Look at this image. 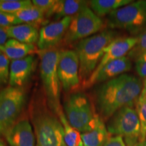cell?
<instances>
[{
    "instance_id": "cell-1",
    "label": "cell",
    "mask_w": 146,
    "mask_h": 146,
    "mask_svg": "<svg viewBox=\"0 0 146 146\" xmlns=\"http://www.w3.org/2000/svg\"><path fill=\"white\" fill-rule=\"evenodd\" d=\"M143 83L136 76L123 74L104 82L97 89L96 103L102 119H110L124 107H133L141 94Z\"/></svg>"
},
{
    "instance_id": "cell-2",
    "label": "cell",
    "mask_w": 146,
    "mask_h": 146,
    "mask_svg": "<svg viewBox=\"0 0 146 146\" xmlns=\"http://www.w3.org/2000/svg\"><path fill=\"white\" fill-rule=\"evenodd\" d=\"M117 38L114 31L105 30L78 42L75 52L79 61L81 85L89 79L101 61L104 49Z\"/></svg>"
},
{
    "instance_id": "cell-3",
    "label": "cell",
    "mask_w": 146,
    "mask_h": 146,
    "mask_svg": "<svg viewBox=\"0 0 146 146\" xmlns=\"http://www.w3.org/2000/svg\"><path fill=\"white\" fill-rule=\"evenodd\" d=\"M32 121L36 146H63L64 129L60 118L45 102L36 101L32 106Z\"/></svg>"
},
{
    "instance_id": "cell-4",
    "label": "cell",
    "mask_w": 146,
    "mask_h": 146,
    "mask_svg": "<svg viewBox=\"0 0 146 146\" xmlns=\"http://www.w3.org/2000/svg\"><path fill=\"white\" fill-rule=\"evenodd\" d=\"M63 111L70 125L81 133L93 130L102 119L91 100L81 92L72 93L65 98Z\"/></svg>"
},
{
    "instance_id": "cell-5",
    "label": "cell",
    "mask_w": 146,
    "mask_h": 146,
    "mask_svg": "<svg viewBox=\"0 0 146 146\" xmlns=\"http://www.w3.org/2000/svg\"><path fill=\"white\" fill-rule=\"evenodd\" d=\"M40 57V76L49 107L56 113L60 104L62 86L58 72L61 50L56 48L37 51Z\"/></svg>"
},
{
    "instance_id": "cell-6",
    "label": "cell",
    "mask_w": 146,
    "mask_h": 146,
    "mask_svg": "<svg viewBox=\"0 0 146 146\" xmlns=\"http://www.w3.org/2000/svg\"><path fill=\"white\" fill-rule=\"evenodd\" d=\"M107 25L110 29H124L137 35L146 30V1H133L111 12Z\"/></svg>"
},
{
    "instance_id": "cell-7",
    "label": "cell",
    "mask_w": 146,
    "mask_h": 146,
    "mask_svg": "<svg viewBox=\"0 0 146 146\" xmlns=\"http://www.w3.org/2000/svg\"><path fill=\"white\" fill-rule=\"evenodd\" d=\"M26 100L23 87L8 86L0 91V135H5L18 121Z\"/></svg>"
},
{
    "instance_id": "cell-8",
    "label": "cell",
    "mask_w": 146,
    "mask_h": 146,
    "mask_svg": "<svg viewBox=\"0 0 146 146\" xmlns=\"http://www.w3.org/2000/svg\"><path fill=\"white\" fill-rule=\"evenodd\" d=\"M106 127L112 136L124 137L126 146L133 145L139 142L140 123L133 107L127 106L118 110L110 118Z\"/></svg>"
},
{
    "instance_id": "cell-9",
    "label": "cell",
    "mask_w": 146,
    "mask_h": 146,
    "mask_svg": "<svg viewBox=\"0 0 146 146\" xmlns=\"http://www.w3.org/2000/svg\"><path fill=\"white\" fill-rule=\"evenodd\" d=\"M104 26L102 18L97 16L87 5L72 17L63 41L65 44H70L81 41L96 35L104 28Z\"/></svg>"
},
{
    "instance_id": "cell-10",
    "label": "cell",
    "mask_w": 146,
    "mask_h": 146,
    "mask_svg": "<svg viewBox=\"0 0 146 146\" xmlns=\"http://www.w3.org/2000/svg\"><path fill=\"white\" fill-rule=\"evenodd\" d=\"M58 72L62 89L66 93H74L81 84L79 61L75 50H61Z\"/></svg>"
},
{
    "instance_id": "cell-11",
    "label": "cell",
    "mask_w": 146,
    "mask_h": 146,
    "mask_svg": "<svg viewBox=\"0 0 146 146\" xmlns=\"http://www.w3.org/2000/svg\"><path fill=\"white\" fill-rule=\"evenodd\" d=\"M72 17H65L43 26L39 30V40L36 43L39 51L48 50L63 41L70 25Z\"/></svg>"
},
{
    "instance_id": "cell-12",
    "label": "cell",
    "mask_w": 146,
    "mask_h": 146,
    "mask_svg": "<svg viewBox=\"0 0 146 146\" xmlns=\"http://www.w3.org/2000/svg\"><path fill=\"white\" fill-rule=\"evenodd\" d=\"M132 68L131 60L127 56L114 60L91 76L82 86L83 88H89L95 84L104 83L129 72Z\"/></svg>"
},
{
    "instance_id": "cell-13",
    "label": "cell",
    "mask_w": 146,
    "mask_h": 146,
    "mask_svg": "<svg viewBox=\"0 0 146 146\" xmlns=\"http://www.w3.org/2000/svg\"><path fill=\"white\" fill-rule=\"evenodd\" d=\"M137 42V36L117 37L104 49V54L94 73L98 72L111 62L125 57L132 50ZM93 73V74H94Z\"/></svg>"
},
{
    "instance_id": "cell-14",
    "label": "cell",
    "mask_w": 146,
    "mask_h": 146,
    "mask_svg": "<svg viewBox=\"0 0 146 146\" xmlns=\"http://www.w3.org/2000/svg\"><path fill=\"white\" fill-rule=\"evenodd\" d=\"M4 136L10 146H36L35 132L27 118L18 119Z\"/></svg>"
},
{
    "instance_id": "cell-15",
    "label": "cell",
    "mask_w": 146,
    "mask_h": 146,
    "mask_svg": "<svg viewBox=\"0 0 146 146\" xmlns=\"http://www.w3.org/2000/svg\"><path fill=\"white\" fill-rule=\"evenodd\" d=\"M35 62L36 59L33 54L12 61L10 66V86L23 87L34 72Z\"/></svg>"
},
{
    "instance_id": "cell-16",
    "label": "cell",
    "mask_w": 146,
    "mask_h": 146,
    "mask_svg": "<svg viewBox=\"0 0 146 146\" xmlns=\"http://www.w3.org/2000/svg\"><path fill=\"white\" fill-rule=\"evenodd\" d=\"M87 5V1L81 0H56L52 8L45 14V17H54L56 21L68 16L72 17Z\"/></svg>"
},
{
    "instance_id": "cell-17",
    "label": "cell",
    "mask_w": 146,
    "mask_h": 146,
    "mask_svg": "<svg viewBox=\"0 0 146 146\" xmlns=\"http://www.w3.org/2000/svg\"><path fill=\"white\" fill-rule=\"evenodd\" d=\"M8 37L27 44L35 45L39 40L38 28L27 24H19L5 28Z\"/></svg>"
},
{
    "instance_id": "cell-18",
    "label": "cell",
    "mask_w": 146,
    "mask_h": 146,
    "mask_svg": "<svg viewBox=\"0 0 146 146\" xmlns=\"http://www.w3.org/2000/svg\"><path fill=\"white\" fill-rule=\"evenodd\" d=\"M37 52L35 45L23 43L14 39H9L2 47L1 53L12 61L22 59Z\"/></svg>"
},
{
    "instance_id": "cell-19",
    "label": "cell",
    "mask_w": 146,
    "mask_h": 146,
    "mask_svg": "<svg viewBox=\"0 0 146 146\" xmlns=\"http://www.w3.org/2000/svg\"><path fill=\"white\" fill-rule=\"evenodd\" d=\"M111 136L102 118L93 130L81 133L84 146H102Z\"/></svg>"
},
{
    "instance_id": "cell-20",
    "label": "cell",
    "mask_w": 146,
    "mask_h": 146,
    "mask_svg": "<svg viewBox=\"0 0 146 146\" xmlns=\"http://www.w3.org/2000/svg\"><path fill=\"white\" fill-rule=\"evenodd\" d=\"M22 23L31 25L38 28L40 25L45 26L47 23L45 13L33 5L24 8L14 14Z\"/></svg>"
},
{
    "instance_id": "cell-21",
    "label": "cell",
    "mask_w": 146,
    "mask_h": 146,
    "mask_svg": "<svg viewBox=\"0 0 146 146\" xmlns=\"http://www.w3.org/2000/svg\"><path fill=\"white\" fill-rule=\"evenodd\" d=\"M131 0H92L89 4L93 12L99 17H102L117 9L131 3Z\"/></svg>"
},
{
    "instance_id": "cell-22",
    "label": "cell",
    "mask_w": 146,
    "mask_h": 146,
    "mask_svg": "<svg viewBox=\"0 0 146 146\" xmlns=\"http://www.w3.org/2000/svg\"><path fill=\"white\" fill-rule=\"evenodd\" d=\"M56 114L59 117L64 129V143L67 146H84L81 138V133L70 125L61 107Z\"/></svg>"
},
{
    "instance_id": "cell-23",
    "label": "cell",
    "mask_w": 146,
    "mask_h": 146,
    "mask_svg": "<svg viewBox=\"0 0 146 146\" xmlns=\"http://www.w3.org/2000/svg\"><path fill=\"white\" fill-rule=\"evenodd\" d=\"M135 110L140 123L139 143H142L146 140V98L142 93L136 102Z\"/></svg>"
},
{
    "instance_id": "cell-24",
    "label": "cell",
    "mask_w": 146,
    "mask_h": 146,
    "mask_svg": "<svg viewBox=\"0 0 146 146\" xmlns=\"http://www.w3.org/2000/svg\"><path fill=\"white\" fill-rule=\"evenodd\" d=\"M32 5L30 0H0V12L14 14Z\"/></svg>"
},
{
    "instance_id": "cell-25",
    "label": "cell",
    "mask_w": 146,
    "mask_h": 146,
    "mask_svg": "<svg viewBox=\"0 0 146 146\" xmlns=\"http://www.w3.org/2000/svg\"><path fill=\"white\" fill-rule=\"evenodd\" d=\"M137 42L135 47L128 54L129 59L135 60L140 55L146 53V30L143 31L136 36Z\"/></svg>"
},
{
    "instance_id": "cell-26",
    "label": "cell",
    "mask_w": 146,
    "mask_h": 146,
    "mask_svg": "<svg viewBox=\"0 0 146 146\" xmlns=\"http://www.w3.org/2000/svg\"><path fill=\"white\" fill-rule=\"evenodd\" d=\"M10 60L4 54H0V89L9 83Z\"/></svg>"
},
{
    "instance_id": "cell-27",
    "label": "cell",
    "mask_w": 146,
    "mask_h": 146,
    "mask_svg": "<svg viewBox=\"0 0 146 146\" xmlns=\"http://www.w3.org/2000/svg\"><path fill=\"white\" fill-rule=\"evenodd\" d=\"M22 23L14 14L0 12V27L3 28L19 25Z\"/></svg>"
},
{
    "instance_id": "cell-28",
    "label": "cell",
    "mask_w": 146,
    "mask_h": 146,
    "mask_svg": "<svg viewBox=\"0 0 146 146\" xmlns=\"http://www.w3.org/2000/svg\"><path fill=\"white\" fill-rule=\"evenodd\" d=\"M135 69L139 75L146 78V53L140 55L135 60Z\"/></svg>"
},
{
    "instance_id": "cell-29",
    "label": "cell",
    "mask_w": 146,
    "mask_h": 146,
    "mask_svg": "<svg viewBox=\"0 0 146 146\" xmlns=\"http://www.w3.org/2000/svg\"><path fill=\"white\" fill-rule=\"evenodd\" d=\"M56 1V0H33L32 3L35 7L46 14L52 8Z\"/></svg>"
},
{
    "instance_id": "cell-30",
    "label": "cell",
    "mask_w": 146,
    "mask_h": 146,
    "mask_svg": "<svg viewBox=\"0 0 146 146\" xmlns=\"http://www.w3.org/2000/svg\"><path fill=\"white\" fill-rule=\"evenodd\" d=\"M102 146H126V143L123 137L111 136Z\"/></svg>"
},
{
    "instance_id": "cell-31",
    "label": "cell",
    "mask_w": 146,
    "mask_h": 146,
    "mask_svg": "<svg viewBox=\"0 0 146 146\" xmlns=\"http://www.w3.org/2000/svg\"><path fill=\"white\" fill-rule=\"evenodd\" d=\"M8 34H7L6 31H5V28L0 27V54H2L1 53V50L2 47L4 46L7 41H8Z\"/></svg>"
},
{
    "instance_id": "cell-32",
    "label": "cell",
    "mask_w": 146,
    "mask_h": 146,
    "mask_svg": "<svg viewBox=\"0 0 146 146\" xmlns=\"http://www.w3.org/2000/svg\"><path fill=\"white\" fill-rule=\"evenodd\" d=\"M141 93L145 96L146 98V78L144 79V81L143 82V89H142Z\"/></svg>"
},
{
    "instance_id": "cell-33",
    "label": "cell",
    "mask_w": 146,
    "mask_h": 146,
    "mask_svg": "<svg viewBox=\"0 0 146 146\" xmlns=\"http://www.w3.org/2000/svg\"><path fill=\"white\" fill-rule=\"evenodd\" d=\"M139 143V146H146V140L144 142H142V143Z\"/></svg>"
},
{
    "instance_id": "cell-34",
    "label": "cell",
    "mask_w": 146,
    "mask_h": 146,
    "mask_svg": "<svg viewBox=\"0 0 146 146\" xmlns=\"http://www.w3.org/2000/svg\"><path fill=\"white\" fill-rule=\"evenodd\" d=\"M0 146H5L4 143H3V142L1 141V139H0Z\"/></svg>"
},
{
    "instance_id": "cell-35",
    "label": "cell",
    "mask_w": 146,
    "mask_h": 146,
    "mask_svg": "<svg viewBox=\"0 0 146 146\" xmlns=\"http://www.w3.org/2000/svg\"><path fill=\"white\" fill-rule=\"evenodd\" d=\"M131 146H139V142H138V143H137L135 144H134V145H131Z\"/></svg>"
},
{
    "instance_id": "cell-36",
    "label": "cell",
    "mask_w": 146,
    "mask_h": 146,
    "mask_svg": "<svg viewBox=\"0 0 146 146\" xmlns=\"http://www.w3.org/2000/svg\"><path fill=\"white\" fill-rule=\"evenodd\" d=\"M63 146H67V145H66V144H64V145Z\"/></svg>"
}]
</instances>
